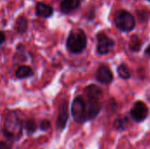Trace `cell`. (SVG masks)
<instances>
[{
    "label": "cell",
    "mask_w": 150,
    "mask_h": 149,
    "mask_svg": "<svg viewBox=\"0 0 150 149\" xmlns=\"http://www.w3.org/2000/svg\"><path fill=\"white\" fill-rule=\"evenodd\" d=\"M142 47V41L137 35H133L129 41V48L133 52H138Z\"/></svg>",
    "instance_id": "cell-16"
},
{
    "label": "cell",
    "mask_w": 150,
    "mask_h": 149,
    "mask_svg": "<svg viewBox=\"0 0 150 149\" xmlns=\"http://www.w3.org/2000/svg\"><path fill=\"white\" fill-rule=\"evenodd\" d=\"M0 149H11L9 145H7L4 141H0Z\"/></svg>",
    "instance_id": "cell-19"
},
{
    "label": "cell",
    "mask_w": 150,
    "mask_h": 149,
    "mask_svg": "<svg viewBox=\"0 0 150 149\" xmlns=\"http://www.w3.org/2000/svg\"><path fill=\"white\" fill-rule=\"evenodd\" d=\"M145 54H147V55H149L150 56V45L146 48V50H145Z\"/></svg>",
    "instance_id": "cell-21"
},
{
    "label": "cell",
    "mask_w": 150,
    "mask_h": 149,
    "mask_svg": "<svg viewBox=\"0 0 150 149\" xmlns=\"http://www.w3.org/2000/svg\"><path fill=\"white\" fill-rule=\"evenodd\" d=\"M27 26H28V23H27V19L25 18V17L21 16L19 17L15 24V28L17 30V32L18 33H25L27 30Z\"/></svg>",
    "instance_id": "cell-14"
},
{
    "label": "cell",
    "mask_w": 150,
    "mask_h": 149,
    "mask_svg": "<svg viewBox=\"0 0 150 149\" xmlns=\"http://www.w3.org/2000/svg\"><path fill=\"white\" fill-rule=\"evenodd\" d=\"M80 5V0H62L60 4L61 11L64 14L70 13Z\"/></svg>",
    "instance_id": "cell-11"
},
{
    "label": "cell",
    "mask_w": 150,
    "mask_h": 149,
    "mask_svg": "<svg viewBox=\"0 0 150 149\" xmlns=\"http://www.w3.org/2000/svg\"><path fill=\"white\" fill-rule=\"evenodd\" d=\"M114 24L120 31L130 32L135 27V18L127 11H119L114 17Z\"/></svg>",
    "instance_id": "cell-4"
},
{
    "label": "cell",
    "mask_w": 150,
    "mask_h": 149,
    "mask_svg": "<svg viewBox=\"0 0 150 149\" xmlns=\"http://www.w3.org/2000/svg\"><path fill=\"white\" fill-rule=\"evenodd\" d=\"M69 119V104L67 101H62L58 109V115L56 120V130L62 132L65 129Z\"/></svg>",
    "instance_id": "cell-8"
},
{
    "label": "cell",
    "mask_w": 150,
    "mask_h": 149,
    "mask_svg": "<svg viewBox=\"0 0 150 149\" xmlns=\"http://www.w3.org/2000/svg\"><path fill=\"white\" fill-rule=\"evenodd\" d=\"M129 125V119L126 116H119L113 123V127L115 130L122 132L125 131Z\"/></svg>",
    "instance_id": "cell-13"
},
{
    "label": "cell",
    "mask_w": 150,
    "mask_h": 149,
    "mask_svg": "<svg viewBox=\"0 0 150 149\" xmlns=\"http://www.w3.org/2000/svg\"><path fill=\"white\" fill-rule=\"evenodd\" d=\"M3 133L9 141H18L21 137L22 122L15 112H11L6 116Z\"/></svg>",
    "instance_id": "cell-2"
},
{
    "label": "cell",
    "mask_w": 150,
    "mask_h": 149,
    "mask_svg": "<svg viewBox=\"0 0 150 149\" xmlns=\"http://www.w3.org/2000/svg\"><path fill=\"white\" fill-rule=\"evenodd\" d=\"M130 116L138 123L143 122L149 116V108L143 102L137 101L130 111Z\"/></svg>",
    "instance_id": "cell-7"
},
{
    "label": "cell",
    "mask_w": 150,
    "mask_h": 149,
    "mask_svg": "<svg viewBox=\"0 0 150 149\" xmlns=\"http://www.w3.org/2000/svg\"><path fill=\"white\" fill-rule=\"evenodd\" d=\"M97 52L101 55L109 54L114 47V41L104 32L97 34Z\"/></svg>",
    "instance_id": "cell-6"
},
{
    "label": "cell",
    "mask_w": 150,
    "mask_h": 149,
    "mask_svg": "<svg viewBox=\"0 0 150 149\" xmlns=\"http://www.w3.org/2000/svg\"><path fill=\"white\" fill-rule=\"evenodd\" d=\"M71 114L74 120L78 124H83L86 121L85 105L83 97L77 96L74 98L71 105Z\"/></svg>",
    "instance_id": "cell-5"
},
{
    "label": "cell",
    "mask_w": 150,
    "mask_h": 149,
    "mask_svg": "<svg viewBox=\"0 0 150 149\" xmlns=\"http://www.w3.org/2000/svg\"><path fill=\"white\" fill-rule=\"evenodd\" d=\"M24 127L26 131V133L28 135H32L33 133L36 132L37 130V125H36V122L34 119H27L25 124H24Z\"/></svg>",
    "instance_id": "cell-17"
},
{
    "label": "cell",
    "mask_w": 150,
    "mask_h": 149,
    "mask_svg": "<svg viewBox=\"0 0 150 149\" xmlns=\"http://www.w3.org/2000/svg\"><path fill=\"white\" fill-rule=\"evenodd\" d=\"M54 9L51 5L39 2L36 5V15L41 18H49L53 15Z\"/></svg>",
    "instance_id": "cell-10"
},
{
    "label": "cell",
    "mask_w": 150,
    "mask_h": 149,
    "mask_svg": "<svg viewBox=\"0 0 150 149\" xmlns=\"http://www.w3.org/2000/svg\"><path fill=\"white\" fill-rule=\"evenodd\" d=\"M96 79L102 84H110L113 80L111 68L105 64L100 65L96 72Z\"/></svg>",
    "instance_id": "cell-9"
},
{
    "label": "cell",
    "mask_w": 150,
    "mask_h": 149,
    "mask_svg": "<svg viewBox=\"0 0 150 149\" xmlns=\"http://www.w3.org/2000/svg\"><path fill=\"white\" fill-rule=\"evenodd\" d=\"M117 72H118V75L120 76V77H121L122 79H125V80L129 79L131 76V69L126 63H121L118 67Z\"/></svg>",
    "instance_id": "cell-15"
},
{
    "label": "cell",
    "mask_w": 150,
    "mask_h": 149,
    "mask_svg": "<svg viewBox=\"0 0 150 149\" xmlns=\"http://www.w3.org/2000/svg\"><path fill=\"white\" fill-rule=\"evenodd\" d=\"M149 2H150V0H149Z\"/></svg>",
    "instance_id": "cell-22"
},
{
    "label": "cell",
    "mask_w": 150,
    "mask_h": 149,
    "mask_svg": "<svg viewBox=\"0 0 150 149\" xmlns=\"http://www.w3.org/2000/svg\"><path fill=\"white\" fill-rule=\"evenodd\" d=\"M16 77L18 79H25L33 76V70L27 65H21L16 70Z\"/></svg>",
    "instance_id": "cell-12"
},
{
    "label": "cell",
    "mask_w": 150,
    "mask_h": 149,
    "mask_svg": "<svg viewBox=\"0 0 150 149\" xmlns=\"http://www.w3.org/2000/svg\"><path fill=\"white\" fill-rule=\"evenodd\" d=\"M67 48L73 54L82 53L87 46V36L82 29H74L70 32L66 43Z\"/></svg>",
    "instance_id": "cell-3"
},
{
    "label": "cell",
    "mask_w": 150,
    "mask_h": 149,
    "mask_svg": "<svg viewBox=\"0 0 150 149\" xmlns=\"http://www.w3.org/2000/svg\"><path fill=\"white\" fill-rule=\"evenodd\" d=\"M50 126H51V123L47 119H44V120L40 121V129L41 131L46 132V131H47L50 128Z\"/></svg>",
    "instance_id": "cell-18"
},
{
    "label": "cell",
    "mask_w": 150,
    "mask_h": 149,
    "mask_svg": "<svg viewBox=\"0 0 150 149\" xmlns=\"http://www.w3.org/2000/svg\"><path fill=\"white\" fill-rule=\"evenodd\" d=\"M84 96L86 121L92 120L98 115L102 108V90L98 85L90 84L84 89Z\"/></svg>",
    "instance_id": "cell-1"
},
{
    "label": "cell",
    "mask_w": 150,
    "mask_h": 149,
    "mask_svg": "<svg viewBox=\"0 0 150 149\" xmlns=\"http://www.w3.org/2000/svg\"><path fill=\"white\" fill-rule=\"evenodd\" d=\"M4 40H5V35L3 32L0 31V46L4 42Z\"/></svg>",
    "instance_id": "cell-20"
}]
</instances>
